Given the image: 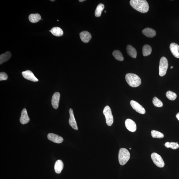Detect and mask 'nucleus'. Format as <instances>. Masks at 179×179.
<instances>
[{
	"label": "nucleus",
	"instance_id": "f257e3e1",
	"mask_svg": "<svg viewBox=\"0 0 179 179\" xmlns=\"http://www.w3.org/2000/svg\"><path fill=\"white\" fill-rule=\"evenodd\" d=\"M131 6L135 9L143 13L147 12L149 9V5L145 0H131Z\"/></svg>",
	"mask_w": 179,
	"mask_h": 179
},
{
	"label": "nucleus",
	"instance_id": "f03ea898",
	"mask_svg": "<svg viewBox=\"0 0 179 179\" xmlns=\"http://www.w3.org/2000/svg\"><path fill=\"white\" fill-rule=\"evenodd\" d=\"M125 78L128 84L132 87H137L141 83V79L135 74L128 73Z\"/></svg>",
	"mask_w": 179,
	"mask_h": 179
},
{
	"label": "nucleus",
	"instance_id": "7ed1b4c3",
	"mask_svg": "<svg viewBox=\"0 0 179 179\" xmlns=\"http://www.w3.org/2000/svg\"><path fill=\"white\" fill-rule=\"evenodd\" d=\"M130 154L126 148H121L120 149L119 154V160L120 164L124 165L129 161Z\"/></svg>",
	"mask_w": 179,
	"mask_h": 179
},
{
	"label": "nucleus",
	"instance_id": "20e7f679",
	"mask_svg": "<svg viewBox=\"0 0 179 179\" xmlns=\"http://www.w3.org/2000/svg\"><path fill=\"white\" fill-rule=\"evenodd\" d=\"M168 65L167 59L165 57L161 58L160 61L159 67V73L160 76L162 77L166 75Z\"/></svg>",
	"mask_w": 179,
	"mask_h": 179
},
{
	"label": "nucleus",
	"instance_id": "39448f33",
	"mask_svg": "<svg viewBox=\"0 0 179 179\" xmlns=\"http://www.w3.org/2000/svg\"><path fill=\"white\" fill-rule=\"evenodd\" d=\"M103 114L106 117V122L109 126H111L114 122V117L110 107L107 106L103 110Z\"/></svg>",
	"mask_w": 179,
	"mask_h": 179
},
{
	"label": "nucleus",
	"instance_id": "423d86ee",
	"mask_svg": "<svg viewBox=\"0 0 179 179\" xmlns=\"http://www.w3.org/2000/svg\"><path fill=\"white\" fill-rule=\"evenodd\" d=\"M151 157L153 162L158 167L162 168L164 167L165 164L164 161L160 155L157 153H153L151 155Z\"/></svg>",
	"mask_w": 179,
	"mask_h": 179
},
{
	"label": "nucleus",
	"instance_id": "0eeeda50",
	"mask_svg": "<svg viewBox=\"0 0 179 179\" xmlns=\"http://www.w3.org/2000/svg\"><path fill=\"white\" fill-rule=\"evenodd\" d=\"M130 104L132 108L138 113L141 114L145 113L146 111L144 107L136 101L132 100L130 101Z\"/></svg>",
	"mask_w": 179,
	"mask_h": 179
},
{
	"label": "nucleus",
	"instance_id": "6e6552de",
	"mask_svg": "<svg viewBox=\"0 0 179 179\" xmlns=\"http://www.w3.org/2000/svg\"><path fill=\"white\" fill-rule=\"evenodd\" d=\"M22 74L23 77L27 80L34 82H36L39 81V80L36 77L34 74L30 70H27L23 71Z\"/></svg>",
	"mask_w": 179,
	"mask_h": 179
},
{
	"label": "nucleus",
	"instance_id": "1a4fd4ad",
	"mask_svg": "<svg viewBox=\"0 0 179 179\" xmlns=\"http://www.w3.org/2000/svg\"><path fill=\"white\" fill-rule=\"evenodd\" d=\"M125 125L126 129L130 131L134 132L136 131V125L133 120L130 119H127L125 122Z\"/></svg>",
	"mask_w": 179,
	"mask_h": 179
},
{
	"label": "nucleus",
	"instance_id": "9d476101",
	"mask_svg": "<svg viewBox=\"0 0 179 179\" xmlns=\"http://www.w3.org/2000/svg\"><path fill=\"white\" fill-rule=\"evenodd\" d=\"M47 137L48 139L50 141L58 144L61 143L63 141L62 137L53 133H50L48 134Z\"/></svg>",
	"mask_w": 179,
	"mask_h": 179
},
{
	"label": "nucleus",
	"instance_id": "9b49d317",
	"mask_svg": "<svg viewBox=\"0 0 179 179\" xmlns=\"http://www.w3.org/2000/svg\"><path fill=\"white\" fill-rule=\"evenodd\" d=\"M60 94L57 92L53 94L52 99V104L54 109L58 108L60 99Z\"/></svg>",
	"mask_w": 179,
	"mask_h": 179
},
{
	"label": "nucleus",
	"instance_id": "f8f14e48",
	"mask_svg": "<svg viewBox=\"0 0 179 179\" xmlns=\"http://www.w3.org/2000/svg\"><path fill=\"white\" fill-rule=\"evenodd\" d=\"M69 112L70 114V118L69 121V124L73 129L78 130V126L75 116H74L73 109L70 108L69 110Z\"/></svg>",
	"mask_w": 179,
	"mask_h": 179
},
{
	"label": "nucleus",
	"instance_id": "ddd939ff",
	"mask_svg": "<svg viewBox=\"0 0 179 179\" xmlns=\"http://www.w3.org/2000/svg\"><path fill=\"white\" fill-rule=\"evenodd\" d=\"M30 120L26 109H24L21 112V116L20 119V123L22 124H26L29 122Z\"/></svg>",
	"mask_w": 179,
	"mask_h": 179
},
{
	"label": "nucleus",
	"instance_id": "4468645a",
	"mask_svg": "<svg viewBox=\"0 0 179 179\" xmlns=\"http://www.w3.org/2000/svg\"><path fill=\"white\" fill-rule=\"evenodd\" d=\"M170 50L174 57L179 58V45L175 43H171L170 47Z\"/></svg>",
	"mask_w": 179,
	"mask_h": 179
},
{
	"label": "nucleus",
	"instance_id": "2eb2a0df",
	"mask_svg": "<svg viewBox=\"0 0 179 179\" xmlns=\"http://www.w3.org/2000/svg\"><path fill=\"white\" fill-rule=\"evenodd\" d=\"M80 36L81 40L85 43L89 42L92 38L90 33L87 31H84L80 33Z\"/></svg>",
	"mask_w": 179,
	"mask_h": 179
},
{
	"label": "nucleus",
	"instance_id": "dca6fc26",
	"mask_svg": "<svg viewBox=\"0 0 179 179\" xmlns=\"http://www.w3.org/2000/svg\"><path fill=\"white\" fill-rule=\"evenodd\" d=\"M142 33L148 37L153 38L155 36L156 34L155 31L150 28H147L142 31Z\"/></svg>",
	"mask_w": 179,
	"mask_h": 179
},
{
	"label": "nucleus",
	"instance_id": "f3484780",
	"mask_svg": "<svg viewBox=\"0 0 179 179\" xmlns=\"http://www.w3.org/2000/svg\"><path fill=\"white\" fill-rule=\"evenodd\" d=\"M127 53L131 57L136 58L137 55V51L135 48L131 45H128L126 47Z\"/></svg>",
	"mask_w": 179,
	"mask_h": 179
},
{
	"label": "nucleus",
	"instance_id": "a211bd4d",
	"mask_svg": "<svg viewBox=\"0 0 179 179\" xmlns=\"http://www.w3.org/2000/svg\"><path fill=\"white\" fill-rule=\"evenodd\" d=\"M64 167L63 161L59 160L56 161L55 165V170L56 173H60L62 171Z\"/></svg>",
	"mask_w": 179,
	"mask_h": 179
},
{
	"label": "nucleus",
	"instance_id": "6ab92c4d",
	"mask_svg": "<svg viewBox=\"0 0 179 179\" xmlns=\"http://www.w3.org/2000/svg\"><path fill=\"white\" fill-rule=\"evenodd\" d=\"M11 57V54L9 52H7L4 53L2 54L0 56V64L8 60Z\"/></svg>",
	"mask_w": 179,
	"mask_h": 179
},
{
	"label": "nucleus",
	"instance_id": "aec40b11",
	"mask_svg": "<svg viewBox=\"0 0 179 179\" xmlns=\"http://www.w3.org/2000/svg\"><path fill=\"white\" fill-rule=\"evenodd\" d=\"M51 32L53 35L57 37L61 36L63 34V32L62 29L58 27L53 28L51 30Z\"/></svg>",
	"mask_w": 179,
	"mask_h": 179
},
{
	"label": "nucleus",
	"instance_id": "412c9836",
	"mask_svg": "<svg viewBox=\"0 0 179 179\" xmlns=\"http://www.w3.org/2000/svg\"><path fill=\"white\" fill-rule=\"evenodd\" d=\"M29 19L31 22L36 23L39 22L41 19V17L39 14H32L29 15Z\"/></svg>",
	"mask_w": 179,
	"mask_h": 179
},
{
	"label": "nucleus",
	"instance_id": "4be33fe9",
	"mask_svg": "<svg viewBox=\"0 0 179 179\" xmlns=\"http://www.w3.org/2000/svg\"><path fill=\"white\" fill-rule=\"evenodd\" d=\"M152 48L150 46L148 45H145L143 46L142 48V53L143 56L146 57L150 55L152 53Z\"/></svg>",
	"mask_w": 179,
	"mask_h": 179
},
{
	"label": "nucleus",
	"instance_id": "5701e85b",
	"mask_svg": "<svg viewBox=\"0 0 179 179\" xmlns=\"http://www.w3.org/2000/svg\"><path fill=\"white\" fill-rule=\"evenodd\" d=\"M112 55L117 60L122 61L124 60V58L122 53L119 50H115L112 53Z\"/></svg>",
	"mask_w": 179,
	"mask_h": 179
},
{
	"label": "nucleus",
	"instance_id": "b1692460",
	"mask_svg": "<svg viewBox=\"0 0 179 179\" xmlns=\"http://www.w3.org/2000/svg\"><path fill=\"white\" fill-rule=\"evenodd\" d=\"M104 5L102 4H99L97 6L95 11V15L97 17H100L101 16L102 11L104 9Z\"/></svg>",
	"mask_w": 179,
	"mask_h": 179
},
{
	"label": "nucleus",
	"instance_id": "393cba45",
	"mask_svg": "<svg viewBox=\"0 0 179 179\" xmlns=\"http://www.w3.org/2000/svg\"><path fill=\"white\" fill-rule=\"evenodd\" d=\"M151 135L153 138L157 139H162L164 136V135L163 133L155 130H152Z\"/></svg>",
	"mask_w": 179,
	"mask_h": 179
},
{
	"label": "nucleus",
	"instance_id": "a878e982",
	"mask_svg": "<svg viewBox=\"0 0 179 179\" xmlns=\"http://www.w3.org/2000/svg\"><path fill=\"white\" fill-rule=\"evenodd\" d=\"M166 96L167 98L171 101H174L176 98L177 95L176 94L173 92L171 91H168L166 94Z\"/></svg>",
	"mask_w": 179,
	"mask_h": 179
},
{
	"label": "nucleus",
	"instance_id": "bb28decb",
	"mask_svg": "<svg viewBox=\"0 0 179 179\" xmlns=\"http://www.w3.org/2000/svg\"><path fill=\"white\" fill-rule=\"evenodd\" d=\"M153 103L154 105L157 107H162L163 104L162 101L157 97H154L153 99Z\"/></svg>",
	"mask_w": 179,
	"mask_h": 179
},
{
	"label": "nucleus",
	"instance_id": "cd10ccee",
	"mask_svg": "<svg viewBox=\"0 0 179 179\" xmlns=\"http://www.w3.org/2000/svg\"><path fill=\"white\" fill-rule=\"evenodd\" d=\"M8 78L7 74L4 72H1L0 73V81L6 80Z\"/></svg>",
	"mask_w": 179,
	"mask_h": 179
},
{
	"label": "nucleus",
	"instance_id": "c85d7f7f",
	"mask_svg": "<svg viewBox=\"0 0 179 179\" xmlns=\"http://www.w3.org/2000/svg\"><path fill=\"white\" fill-rule=\"evenodd\" d=\"M179 147V145L178 142H170V147L171 149L175 150L178 149Z\"/></svg>",
	"mask_w": 179,
	"mask_h": 179
},
{
	"label": "nucleus",
	"instance_id": "c756f323",
	"mask_svg": "<svg viewBox=\"0 0 179 179\" xmlns=\"http://www.w3.org/2000/svg\"><path fill=\"white\" fill-rule=\"evenodd\" d=\"M170 142H167L166 143L165 146L166 148H170Z\"/></svg>",
	"mask_w": 179,
	"mask_h": 179
},
{
	"label": "nucleus",
	"instance_id": "7c9ffc66",
	"mask_svg": "<svg viewBox=\"0 0 179 179\" xmlns=\"http://www.w3.org/2000/svg\"><path fill=\"white\" fill-rule=\"evenodd\" d=\"M176 118H177V119L178 120V121H179V112H178V113L176 114Z\"/></svg>",
	"mask_w": 179,
	"mask_h": 179
},
{
	"label": "nucleus",
	"instance_id": "2f4dec72",
	"mask_svg": "<svg viewBox=\"0 0 179 179\" xmlns=\"http://www.w3.org/2000/svg\"><path fill=\"white\" fill-rule=\"evenodd\" d=\"M84 1H85V0H82V1L81 0H79V1L80 2H82Z\"/></svg>",
	"mask_w": 179,
	"mask_h": 179
},
{
	"label": "nucleus",
	"instance_id": "473e14b6",
	"mask_svg": "<svg viewBox=\"0 0 179 179\" xmlns=\"http://www.w3.org/2000/svg\"><path fill=\"white\" fill-rule=\"evenodd\" d=\"M173 68V66H171V67H170L171 69H172V68Z\"/></svg>",
	"mask_w": 179,
	"mask_h": 179
},
{
	"label": "nucleus",
	"instance_id": "72a5a7b5",
	"mask_svg": "<svg viewBox=\"0 0 179 179\" xmlns=\"http://www.w3.org/2000/svg\"><path fill=\"white\" fill-rule=\"evenodd\" d=\"M54 1V0H53V1Z\"/></svg>",
	"mask_w": 179,
	"mask_h": 179
},
{
	"label": "nucleus",
	"instance_id": "f704fd0d",
	"mask_svg": "<svg viewBox=\"0 0 179 179\" xmlns=\"http://www.w3.org/2000/svg\"><path fill=\"white\" fill-rule=\"evenodd\" d=\"M129 149H130V150H131V148H130Z\"/></svg>",
	"mask_w": 179,
	"mask_h": 179
},
{
	"label": "nucleus",
	"instance_id": "c9c22d12",
	"mask_svg": "<svg viewBox=\"0 0 179 179\" xmlns=\"http://www.w3.org/2000/svg\"><path fill=\"white\" fill-rule=\"evenodd\" d=\"M105 13H106V11H105Z\"/></svg>",
	"mask_w": 179,
	"mask_h": 179
},
{
	"label": "nucleus",
	"instance_id": "e433bc0d",
	"mask_svg": "<svg viewBox=\"0 0 179 179\" xmlns=\"http://www.w3.org/2000/svg\"><path fill=\"white\" fill-rule=\"evenodd\" d=\"M50 32H51V30H50Z\"/></svg>",
	"mask_w": 179,
	"mask_h": 179
}]
</instances>
